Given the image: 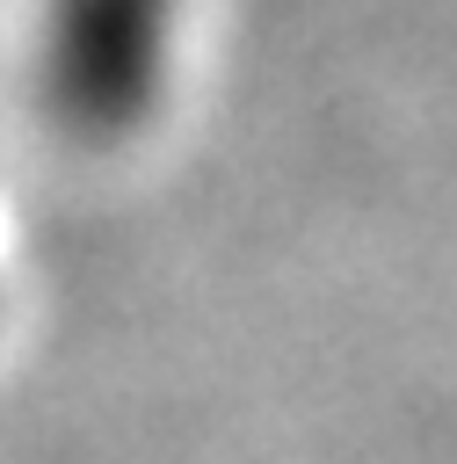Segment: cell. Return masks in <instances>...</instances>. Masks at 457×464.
<instances>
[{
	"instance_id": "1",
	"label": "cell",
	"mask_w": 457,
	"mask_h": 464,
	"mask_svg": "<svg viewBox=\"0 0 457 464\" xmlns=\"http://www.w3.org/2000/svg\"><path fill=\"white\" fill-rule=\"evenodd\" d=\"M160 0H73L58 72L80 116H131L160 72Z\"/></svg>"
}]
</instances>
